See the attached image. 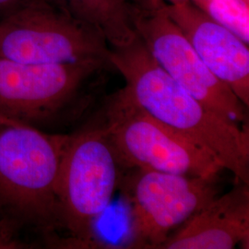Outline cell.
Wrapping results in <instances>:
<instances>
[{
	"instance_id": "obj_1",
	"label": "cell",
	"mask_w": 249,
	"mask_h": 249,
	"mask_svg": "<svg viewBox=\"0 0 249 249\" xmlns=\"http://www.w3.org/2000/svg\"><path fill=\"white\" fill-rule=\"evenodd\" d=\"M109 64L122 74L124 89L144 110L249 185L248 126L217 114L181 87L152 58L139 36L128 45L110 48Z\"/></svg>"
},
{
	"instance_id": "obj_2",
	"label": "cell",
	"mask_w": 249,
	"mask_h": 249,
	"mask_svg": "<svg viewBox=\"0 0 249 249\" xmlns=\"http://www.w3.org/2000/svg\"><path fill=\"white\" fill-rule=\"evenodd\" d=\"M68 140L0 114V205L43 228L59 223L56 187Z\"/></svg>"
},
{
	"instance_id": "obj_3",
	"label": "cell",
	"mask_w": 249,
	"mask_h": 249,
	"mask_svg": "<svg viewBox=\"0 0 249 249\" xmlns=\"http://www.w3.org/2000/svg\"><path fill=\"white\" fill-rule=\"evenodd\" d=\"M102 125L120 166L197 178L224 170L208 151L151 116L124 87L107 100Z\"/></svg>"
},
{
	"instance_id": "obj_4",
	"label": "cell",
	"mask_w": 249,
	"mask_h": 249,
	"mask_svg": "<svg viewBox=\"0 0 249 249\" xmlns=\"http://www.w3.org/2000/svg\"><path fill=\"white\" fill-rule=\"evenodd\" d=\"M119 167L102 124H90L69 135L56 196L59 224L71 233L72 245H95L96 223L119 186Z\"/></svg>"
},
{
	"instance_id": "obj_5",
	"label": "cell",
	"mask_w": 249,
	"mask_h": 249,
	"mask_svg": "<svg viewBox=\"0 0 249 249\" xmlns=\"http://www.w3.org/2000/svg\"><path fill=\"white\" fill-rule=\"evenodd\" d=\"M110 47L47 0H29L0 21V59L27 64L105 61Z\"/></svg>"
},
{
	"instance_id": "obj_6",
	"label": "cell",
	"mask_w": 249,
	"mask_h": 249,
	"mask_svg": "<svg viewBox=\"0 0 249 249\" xmlns=\"http://www.w3.org/2000/svg\"><path fill=\"white\" fill-rule=\"evenodd\" d=\"M133 170L121 183L129 208L125 249H160L175 230L219 195L218 177Z\"/></svg>"
},
{
	"instance_id": "obj_7",
	"label": "cell",
	"mask_w": 249,
	"mask_h": 249,
	"mask_svg": "<svg viewBox=\"0 0 249 249\" xmlns=\"http://www.w3.org/2000/svg\"><path fill=\"white\" fill-rule=\"evenodd\" d=\"M134 30L152 58L173 80L217 114L248 122V108L211 71L160 7L159 0L129 2Z\"/></svg>"
},
{
	"instance_id": "obj_8",
	"label": "cell",
	"mask_w": 249,
	"mask_h": 249,
	"mask_svg": "<svg viewBox=\"0 0 249 249\" xmlns=\"http://www.w3.org/2000/svg\"><path fill=\"white\" fill-rule=\"evenodd\" d=\"M105 61L27 64L0 59V114L27 123L59 113Z\"/></svg>"
},
{
	"instance_id": "obj_9",
	"label": "cell",
	"mask_w": 249,
	"mask_h": 249,
	"mask_svg": "<svg viewBox=\"0 0 249 249\" xmlns=\"http://www.w3.org/2000/svg\"><path fill=\"white\" fill-rule=\"evenodd\" d=\"M159 1L208 69L249 107V45L191 0Z\"/></svg>"
},
{
	"instance_id": "obj_10",
	"label": "cell",
	"mask_w": 249,
	"mask_h": 249,
	"mask_svg": "<svg viewBox=\"0 0 249 249\" xmlns=\"http://www.w3.org/2000/svg\"><path fill=\"white\" fill-rule=\"evenodd\" d=\"M249 247V185L215 196L161 245V249H232Z\"/></svg>"
},
{
	"instance_id": "obj_11",
	"label": "cell",
	"mask_w": 249,
	"mask_h": 249,
	"mask_svg": "<svg viewBox=\"0 0 249 249\" xmlns=\"http://www.w3.org/2000/svg\"><path fill=\"white\" fill-rule=\"evenodd\" d=\"M57 9L87 25L110 48L121 47L137 37L127 0H47Z\"/></svg>"
},
{
	"instance_id": "obj_12",
	"label": "cell",
	"mask_w": 249,
	"mask_h": 249,
	"mask_svg": "<svg viewBox=\"0 0 249 249\" xmlns=\"http://www.w3.org/2000/svg\"><path fill=\"white\" fill-rule=\"evenodd\" d=\"M215 21L249 44V0H191Z\"/></svg>"
},
{
	"instance_id": "obj_13",
	"label": "cell",
	"mask_w": 249,
	"mask_h": 249,
	"mask_svg": "<svg viewBox=\"0 0 249 249\" xmlns=\"http://www.w3.org/2000/svg\"><path fill=\"white\" fill-rule=\"evenodd\" d=\"M21 243L13 237L5 223H0V249H19Z\"/></svg>"
},
{
	"instance_id": "obj_14",
	"label": "cell",
	"mask_w": 249,
	"mask_h": 249,
	"mask_svg": "<svg viewBox=\"0 0 249 249\" xmlns=\"http://www.w3.org/2000/svg\"><path fill=\"white\" fill-rule=\"evenodd\" d=\"M29 0H0V12L6 15L23 6Z\"/></svg>"
},
{
	"instance_id": "obj_15",
	"label": "cell",
	"mask_w": 249,
	"mask_h": 249,
	"mask_svg": "<svg viewBox=\"0 0 249 249\" xmlns=\"http://www.w3.org/2000/svg\"><path fill=\"white\" fill-rule=\"evenodd\" d=\"M164 1H178V0H164Z\"/></svg>"
},
{
	"instance_id": "obj_16",
	"label": "cell",
	"mask_w": 249,
	"mask_h": 249,
	"mask_svg": "<svg viewBox=\"0 0 249 249\" xmlns=\"http://www.w3.org/2000/svg\"><path fill=\"white\" fill-rule=\"evenodd\" d=\"M128 2H132V1H137V0H127Z\"/></svg>"
}]
</instances>
